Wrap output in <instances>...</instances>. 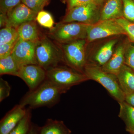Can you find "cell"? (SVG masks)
<instances>
[{
  "label": "cell",
  "mask_w": 134,
  "mask_h": 134,
  "mask_svg": "<svg viewBox=\"0 0 134 134\" xmlns=\"http://www.w3.org/2000/svg\"><path fill=\"white\" fill-rule=\"evenodd\" d=\"M65 92L54 83L46 79L37 88L25 94L19 103L22 106L29 105L35 108L42 107H50L59 101L62 94Z\"/></svg>",
  "instance_id": "6da1fadb"
},
{
  "label": "cell",
  "mask_w": 134,
  "mask_h": 134,
  "mask_svg": "<svg viewBox=\"0 0 134 134\" xmlns=\"http://www.w3.org/2000/svg\"><path fill=\"white\" fill-rule=\"evenodd\" d=\"M83 74L89 80L100 84L119 103L125 101V95L119 84L117 76L104 71L101 67L88 62L85 67Z\"/></svg>",
  "instance_id": "7a4b0ae2"
},
{
  "label": "cell",
  "mask_w": 134,
  "mask_h": 134,
  "mask_svg": "<svg viewBox=\"0 0 134 134\" xmlns=\"http://www.w3.org/2000/svg\"><path fill=\"white\" fill-rule=\"evenodd\" d=\"M36 59L38 65L46 71L64 63L61 48L55 44L47 36H41L36 47Z\"/></svg>",
  "instance_id": "3957f363"
},
{
  "label": "cell",
  "mask_w": 134,
  "mask_h": 134,
  "mask_svg": "<svg viewBox=\"0 0 134 134\" xmlns=\"http://www.w3.org/2000/svg\"><path fill=\"white\" fill-rule=\"evenodd\" d=\"M89 25L78 22H60L50 30L47 36L60 44L86 39L87 29Z\"/></svg>",
  "instance_id": "277c9868"
},
{
  "label": "cell",
  "mask_w": 134,
  "mask_h": 134,
  "mask_svg": "<svg viewBox=\"0 0 134 134\" xmlns=\"http://www.w3.org/2000/svg\"><path fill=\"white\" fill-rule=\"evenodd\" d=\"M46 79L54 83L65 92L72 86L88 81L85 75L69 67L59 66L46 71Z\"/></svg>",
  "instance_id": "5b68a950"
},
{
  "label": "cell",
  "mask_w": 134,
  "mask_h": 134,
  "mask_svg": "<svg viewBox=\"0 0 134 134\" xmlns=\"http://www.w3.org/2000/svg\"><path fill=\"white\" fill-rule=\"evenodd\" d=\"M86 39L79 40L65 44H58L63 54L64 63L77 72L83 74L88 62L86 54Z\"/></svg>",
  "instance_id": "8992f818"
},
{
  "label": "cell",
  "mask_w": 134,
  "mask_h": 134,
  "mask_svg": "<svg viewBox=\"0 0 134 134\" xmlns=\"http://www.w3.org/2000/svg\"><path fill=\"white\" fill-rule=\"evenodd\" d=\"M98 5L93 3L78 6L68 10L60 22H78L88 25L96 24L100 21V12Z\"/></svg>",
  "instance_id": "52a82bcc"
},
{
  "label": "cell",
  "mask_w": 134,
  "mask_h": 134,
  "mask_svg": "<svg viewBox=\"0 0 134 134\" xmlns=\"http://www.w3.org/2000/svg\"><path fill=\"white\" fill-rule=\"evenodd\" d=\"M121 35H126V33L116 19L99 21L96 24L89 25L86 40L90 43L110 36Z\"/></svg>",
  "instance_id": "ba28073f"
},
{
  "label": "cell",
  "mask_w": 134,
  "mask_h": 134,
  "mask_svg": "<svg viewBox=\"0 0 134 134\" xmlns=\"http://www.w3.org/2000/svg\"><path fill=\"white\" fill-rule=\"evenodd\" d=\"M37 42L24 41L19 38L12 55L20 66L31 64L38 65L36 53Z\"/></svg>",
  "instance_id": "9c48e42d"
},
{
  "label": "cell",
  "mask_w": 134,
  "mask_h": 134,
  "mask_svg": "<svg viewBox=\"0 0 134 134\" xmlns=\"http://www.w3.org/2000/svg\"><path fill=\"white\" fill-rule=\"evenodd\" d=\"M17 76L24 81L32 91L46 79V71L38 65H25L20 68Z\"/></svg>",
  "instance_id": "30bf717a"
},
{
  "label": "cell",
  "mask_w": 134,
  "mask_h": 134,
  "mask_svg": "<svg viewBox=\"0 0 134 134\" xmlns=\"http://www.w3.org/2000/svg\"><path fill=\"white\" fill-rule=\"evenodd\" d=\"M37 14L23 3H20L7 13L8 21L6 26L17 29L24 23L36 21Z\"/></svg>",
  "instance_id": "8fae6325"
},
{
  "label": "cell",
  "mask_w": 134,
  "mask_h": 134,
  "mask_svg": "<svg viewBox=\"0 0 134 134\" xmlns=\"http://www.w3.org/2000/svg\"><path fill=\"white\" fill-rule=\"evenodd\" d=\"M27 109L20 104L15 106L0 122V134H9L26 114Z\"/></svg>",
  "instance_id": "7c38bea8"
},
{
  "label": "cell",
  "mask_w": 134,
  "mask_h": 134,
  "mask_svg": "<svg viewBox=\"0 0 134 134\" xmlns=\"http://www.w3.org/2000/svg\"><path fill=\"white\" fill-rule=\"evenodd\" d=\"M125 48L122 44L117 46L110 59L101 67L104 71L117 75L125 64Z\"/></svg>",
  "instance_id": "4fadbf2b"
},
{
  "label": "cell",
  "mask_w": 134,
  "mask_h": 134,
  "mask_svg": "<svg viewBox=\"0 0 134 134\" xmlns=\"http://www.w3.org/2000/svg\"><path fill=\"white\" fill-rule=\"evenodd\" d=\"M118 41L117 38L111 40L101 46L88 62L92 63L102 67L105 64L114 52V47Z\"/></svg>",
  "instance_id": "5bb4252c"
},
{
  "label": "cell",
  "mask_w": 134,
  "mask_h": 134,
  "mask_svg": "<svg viewBox=\"0 0 134 134\" xmlns=\"http://www.w3.org/2000/svg\"><path fill=\"white\" fill-rule=\"evenodd\" d=\"M123 17L122 0H107L100 11V21Z\"/></svg>",
  "instance_id": "9a60e30c"
},
{
  "label": "cell",
  "mask_w": 134,
  "mask_h": 134,
  "mask_svg": "<svg viewBox=\"0 0 134 134\" xmlns=\"http://www.w3.org/2000/svg\"><path fill=\"white\" fill-rule=\"evenodd\" d=\"M117 76L125 96L134 93V71L133 70L124 64Z\"/></svg>",
  "instance_id": "2e32d148"
},
{
  "label": "cell",
  "mask_w": 134,
  "mask_h": 134,
  "mask_svg": "<svg viewBox=\"0 0 134 134\" xmlns=\"http://www.w3.org/2000/svg\"><path fill=\"white\" fill-rule=\"evenodd\" d=\"M17 30L19 38L24 41L37 42L41 37L36 21L23 24Z\"/></svg>",
  "instance_id": "e0dca14e"
},
{
  "label": "cell",
  "mask_w": 134,
  "mask_h": 134,
  "mask_svg": "<svg viewBox=\"0 0 134 134\" xmlns=\"http://www.w3.org/2000/svg\"><path fill=\"white\" fill-rule=\"evenodd\" d=\"M71 131L62 121L48 119L44 126L40 128L39 134H70Z\"/></svg>",
  "instance_id": "ac0fdd59"
},
{
  "label": "cell",
  "mask_w": 134,
  "mask_h": 134,
  "mask_svg": "<svg viewBox=\"0 0 134 134\" xmlns=\"http://www.w3.org/2000/svg\"><path fill=\"white\" fill-rule=\"evenodd\" d=\"M120 106L119 116L125 122L127 131L134 132V107L126 101L119 103Z\"/></svg>",
  "instance_id": "d6986e66"
},
{
  "label": "cell",
  "mask_w": 134,
  "mask_h": 134,
  "mask_svg": "<svg viewBox=\"0 0 134 134\" xmlns=\"http://www.w3.org/2000/svg\"><path fill=\"white\" fill-rule=\"evenodd\" d=\"M21 66L11 55L0 59V75L17 76Z\"/></svg>",
  "instance_id": "ffe728a7"
},
{
  "label": "cell",
  "mask_w": 134,
  "mask_h": 134,
  "mask_svg": "<svg viewBox=\"0 0 134 134\" xmlns=\"http://www.w3.org/2000/svg\"><path fill=\"white\" fill-rule=\"evenodd\" d=\"M31 108L27 109L26 114L9 134H26L31 126Z\"/></svg>",
  "instance_id": "44dd1931"
},
{
  "label": "cell",
  "mask_w": 134,
  "mask_h": 134,
  "mask_svg": "<svg viewBox=\"0 0 134 134\" xmlns=\"http://www.w3.org/2000/svg\"><path fill=\"white\" fill-rule=\"evenodd\" d=\"M17 30L14 27L5 26L0 30V44L12 42L19 38Z\"/></svg>",
  "instance_id": "7402d4cb"
},
{
  "label": "cell",
  "mask_w": 134,
  "mask_h": 134,
  "mask_svg": "<svg viewBox=\"0 0 134 134\" xmlns=\"http://www.w3.org/2000/svg\"><path fill=\"white\" fill-rule=\"evenodd\" d=\"M36 21L41 26L50 29L54 27V23L50 13L42 10L38 13Z\"/></svg>",
  "instance_id": "603a6c76"
},
{
  "label": "cell",
  "mask_w": 134,
  "mask_h": 134,
  "mask_svg": "<svg viewBox=\"0 0 134 134\" xmlns=\"http://www.w3.org/2000/svg\"><path fill=\"white\" fill-rule=\"evenodd\" d=\"M49 0H22V3L32 11L38 13L43 10V8L48 4Z\"/></svg>",
  "instance_id": "cb8c5ba5"
},
{
  "label": "cell",
  "mask_w": 134,
  "mask_h": 134,
  "mask_svg": "<svg viewBox=\"0 0 134 134\" xmlns=\"http://www.w3.org/2000/svg\"><path fill=\"white\" fill-rule=\"evenodd\" d=\"M123 17L134 23V0H122Z\"/></svg>",
  "instance_id": "d4e9b609"
},
{
  "label": "cell",
  "mask_w": 134,
  "mask_h": 134,
  "mask_svg": "<svg viewBox=\"0 0 134 134\" xmlns=\"http://www.w3.org/2000/svg\"><path fill=\"white\" fill-rule=\"evenodd\" d=\"M116 20L124 29L130 39L134 42V23L128 21L123 17Z\"/></svg>",
  "instance_id": "484cf974"
},
{
  "label": "cell",
  "mask_w": 134,
  "mask_h": 134,
  "mask_svg": "<svg viewBox=\"0 0 134 134\" xmlns=\"http://www.w3.org/2000/svg\"><path fill=\"white\" fill-rule=\"evenodd\" d=\"M124 63L134 71V46L131 44L125 46Z\"/></svg>",
  "instance_id": "4316f807"
},
{
  "label": "cell",
  "mask_w": 134,
  "mask_h": 134,
  "mask_svg": "<svg viewBox=\"0 0 134 134\" xmlns=\"http://www.w3.org/2000/svg\"><path fill=\"white\" fill-rule=\"evenodd\" d=\"M19 38L10 43L0 44V59L12 54L15 46Z\"/></svg>",
  "instance_id": "83f0119b"
},
{
  "label": "cell",
  "mask_w": 134,
  "mask_h": 134,
  "mask_svg": "<svg viewBox=\"0 0 134 134\" xmlns=\"http://www.w3.org/2000/svg\"><path fill=\"white\" fill-rule=\"evenodd\" d=\"M22 0H1V13L7 14L21 2Z\"/></svg>",
  "instance_id": "f1b7e54d"
},
{
  "label": "cell",
  "mask_w": 134,
  "mask_h": 134,
  "mask_svg": "<svg viewBox=\"0 0 134 134\" xmlns=\"http://www.w3.org/2000/svg\"><path fill=\"white\" fill-rule=\"evenodd\" d=\"M11 87L7 81L2 78H0V102L9 96Z\"/></svg>",
  "instance_id": "f546056e"
},
{
  "label": "cell",
  "mask_w": 134,
  "mask_h": 134,
  "mask_svg": "<svg viewBox=\"0 0 134 134\" xmlns=\"http://www.w3.org/2000/svg\"><path fill=\"white\" fill-rule=\"evenodd\" d=\"M68 10L73 8L92 2V0H67Z\"/></svg>",
  "instance_id": "4dcf8cb0"
},
{
  "label": "cell",
  "mask_w": 134,
  "mask_h": 134,
  "mask_svg": "<svg viewBox=\"0 0 134 134\" xmlns=\"http://www.w3.org/2000/svg\"><path fill=\"white\" fill-rule=\"evenodd\" d=\"M8 21V16L7 14L1 13L0 14V26L3 28L7 25Z\"/></svg>",
  "instance_id": "1f68e13d"
},
{
  "label": "cell",
  "mask_w": 134,
  "mask_h": 134,
  "mask_svg": "<svg viewBox=\"0 0 134 134\" xmlns=\"http://www.w3.org/2000/svg\"><path fill=\"white\" fill-rule=\"evenodd\" d=\"M125 101L130 105L134 107V93L126 95Z\"/></svg>",
  "instance_id": "d6a6232c"
},
{
  "label": "cell",
  "mask_w": 134,
  "mask_h": 134,
  "mask_svg": "<svg viewBox=\"0 0 134 134\" xmlns=\"http://www.w3.org/2000/svg\"><path fill=\"white\" fill-rule=\"evenodd\" d=\"M39 128L33 124H32L30 128L26 134H39Z\"/></svg>",
  "instance_id": "836d02e7"
},
{
  "label": "cell",
  "mask_w": 134,
  "mask_h": 134,
  "mask_svg": "<svg viewBox=\"0 0 134 134\" xmlns=\"http://www.w3.org/2000/svg\"><path fill=\"white\" fill-rule=\"evenodd\" d=\"M106 1V0H92V2L98 6L102 5Z\"/></svg>",
  "instance_id": "e575fe53"
},
{
  "label": "cell",
  "mask_w": 134,
  "mask_h": 134,
  "mask_svg": "<svg viewBox=\"0 0 134 134\" xmlns=\"http://www.w3.org/2000/svg\"><path fill=\"white\" fill-rule=\"evenodd\" d=\"M132 134H134V132H133V133H132Z\"/></svg>",
  "instance_id": "d590c367"
}]
</instances>
